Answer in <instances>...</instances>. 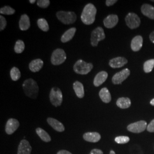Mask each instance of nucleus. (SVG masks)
Masks as SVG:
<instances>
[{
    "instance_id": "nucleus-1",
    "label": "nucleus",
    "mask_w": 154,
    "mask_h": 154,
    "mask_svg": "<svg viewBox=\"0 0 154 154\" xmlns=\"http://www.w3.org/2000/svg\"><path fill=\"white\" fill-rule=\"evenodd\" d=\"M97 8L92 4H88L85 6L81 14V20L86 25L93 24L95 20Z\"/></svg>"
},
{
    "instance_id": "nucleus-2",
    "label": "nucleus",
    "mask_w": 154,
    "mask_h": 154,
    "mask_svg": "<svg viewBox=\"0 0 154 154\" xmlns=\"http://www.w3.org/2000/svg\"><path fill=\"white\" fill-rule=\"evenodd\" d=\"M22 88L25 95L28 97L32 99H36L37 98L39 87L34 79L30 78L25 80L22 84Z\"/></svg>"
},
{
    "instance_id": "nucleus-3",
    "label": "nucleus",
    "mask_w": 154,
    "mask_h": 154,
    "mask_svg": "<svg viewBox=\"0 0 154 154\" xmlns=\"http://www.w3.org/2000/svg\"><path fill=\"white\" fill-rule=\"evenodd\" d=\"M93 68V65L91 63H87L82 60L77 61L74 64L73 69L74 71L78 74L86 75Z\"/></svg>"
},
{
    "instance_id": "nucleus-4",
    "label": "nucleus",
    "mask_w": 154,
    "mask_h": 154,
    "mask_svg": "<svg viewBox=\"0 0 154 154\" xmlns=\"http://www.w3.org/2000/svg\"><path fill=\"white\" fill-rule=\"evenodd\" d=\"M57 18L63 24L69 25L76 21L77 15L73 11H59L56 14Z\"/></svg>"
},
{
    "instance_id": "nucleus-5",
    "label": "nucleus",
    "mask_w": 154,
    "mask_h": 154,
    "mask_svg": "<svg viewBox=\"0 0 154 154\" xmlns=\"http://www.w3.org/2000/svg\"><path fill=\"white\" fill-rule=\"evenodd\" d=\"M50 100L55 107L61 106L63 101V96L61 90L58 88H53L50 93Z\"/></svg>"
},
{
    "instance_id": "nucleus-6",
    "label": "nucleus",
    "mask_w": 154,
    "mask_h": 154,
    "mask_svg": "<svg viewBox=\"0 0 154 154\" xmlns=\"http://www.w3.org/2000/svg\"><path fill=\"white\" fill-rule=\"evenodd\" d=\"M66 60V53L62 49H57L54 50L51 57V62L55 66L61 65Z\"/></svg>"
},
{
    "instance_id": "nucleus-7",
    "label": "nucleus",
    "mask_w": 154,
    "mask_h": 154,
    "mask_svg": "<svg viewBox=\"0 0 154 154\" xmlns=\"http://www.w3.org/2000/svg\"><path fill=\"white\" fill-rule=\"evenodd\" d=\"M105 34L103 28L98 27L95 28L91 34V44L93 46H97L100 41L105 39Z\"/></svg>"
},
{
    "instance_id": "nucleus-8",
    "label": "nucleus",
    "mask_w": 154,
    "mask_h": 154,
    "mask_svg": "<svg viewBox=\"0 0 154 154\" xmlns=\"http://www.w3.org/2000/svg\"><path fill=\"white\" fill-rule=\"evenodd\" d=\"M125 21L127 26L131 29L138 28L140 24V19L138 15L134 13H129L127 14Z\"/></svg>"
},
{
    "instance_id": "nucleus-9",
    "label": "nucleus",
    "mask_w": 154,
    "mask_h": 154,
    "mask_svg": "<svg viewBox=\"0 0 154 154\" xmlns=\"http://www.w3.org/2000/svg\"><path fill=\"white\" fill-rule=\"evenodd\" d=\"M147 127V122L144 121H140L130 124L127 127L128 131L133 133H140L144 131Z\"/></svg>"
},
{
    "instance_id": "nucleus-10",
    "label": "nucleus",
    "mask_w": 154,
    "mask_h": 154,
    "mask_svg": "<svg viewBox=\"0 0 154 154\" xmlns=\"http://www.w3.org/2000/svg\"><path fill=\"white\" fill-rule=\"evenodd\" d=\"M130 75V70L128 69H125L121 72L116 73L112 78V82L114 85L121 84Z\"/></svg>"
},
{
    "instance_id": "nucleus-11",
    "label": "nucleus",
    "mask_w": 154,
    "mask_h": 154,
    "mask_svg": "<svg viewBox=\"0 0 154 154\" xmlns=\"http://www.w3.org/2000/svg\"><path fill=\"white\" fill-rule=\"evenodd\" d=\"M20 126V123L18 120L14 118L9 119L6 124L5 132L8 135H11L17 130Z\"/></svg>"
},
{
    "instance_id": "nucleus-12",
    "label": "nucleus",
    "mask_w": 154,
    "mask_h": 154,
    "mask_svg": "<svg viewBox=\"0 0 154 154\" xmlns=\"http://www.w3.org/2000/svg\"><path fill=\"white\" fill-rule=\"evenodd\" d=\"M32 150V148L30 143L27 140L23 139L18 146L17 154H30Z\"/></svg>"
},
{
    "instance_id": "nucleus-13",
    "label": "nucleus",
    "mask_w": 154,
    "mask_h": 154,
    "mask_svg": "<svg viewBox=\"0 0 154 154\" xmlns=\"http://www.w3.org/2000/svg\"><path fill=\"white\" fill-rule=\"evenodd\" d=\"M119 21V18L117 15L110 14L106 17L103 20V23L105 27L109 29L115 27Z\"/></svg>"
},
{
    "instance_id": "nucleus-14",
    "label": "nucleus",
    "mask_w": 154,
    "mask_h": 154,
    "mask_svg": "<svg viewBox=\"0 0 154 154\" xmlns=\"http://www.w3.org/2000/svg\"><path fill=\"white\" fill-rule=\"evenodd\" d=\"M128 61L126 58L122 57H118L111 59L109 61V65L112 68H120L126 65Z\"/></svg>"
},
{
    "instance_id": "nucleus-15",
    "label": "nucleus",
    "mask_w": 154,
    "mask_h": 154,
    "mask_svg": "<svg viewBox=\"0 0 154 154\" xmlns=\"http://www.w3.org/2000/svg\"><path fill=\"white\" fill-rule=\"evenodd\" d=\"M83 138L85 140L88 142L97 143L100 140L101 136L98 132H88L83 134Z\"/></svg>"
},
{
    "instance_id": "nucleus-16",
    "label": "nucleus",
    "mask_w": 154,
    "mask_h": 154,
    "mask_svg": "<svg viewBox=\"0 0 154 154\" xmlns=\"http://www.w3.org/2000/svg\"><path fill=\"white\" fill-rule=\"evenodd\" d=\"M47 122L50 126L53 127V128L55 130V131L58 132H63L65 131V128L63 125L54 118H48L47 119Z\"/></svg>"
},
{
    "instance_id": "nucleus-17",
    "label": "nucleus",
    "mask_w": 154,
    "mask_h": 154,
    "mask_svg": "<svg viewBox=\"0 0 154 154\" xmlns=\"http://www.w3.org/2000/svg\"><path fill=\"white\" fill-rule=\"evenodd\" d=\"M143 39L141 35H137L134 37L131 42V48L134 51H138L143 46Z\"/></svg>"
},
{
    "instance_id": "nucleus-18",
    "label": "nucleus",
    "mask_w": 154,
    "mask_h": 154,
    "mask_svg": "<svg viewBox=\"0 0 154 154\" xmlns=\"http://www.w3.org/2000/svg\"><path fill=\"white\" fill-rule=\"evenodd\" d=\"M108 77V74L106 72L102 71L98 72L94 78V85L95 87H98L102 85L106 81Z\"/></svg>"
},
{
    "instance_id": "nucleus-19",
    "label": "nucleus",
    "mask_w": 154,
    "mask_h": 154,
    "mask_svg": "<svg viewBox=\"0 0 154 154\" xmlns=\"http://www.w3.org/2000/svg\"><path fill=\"white\" fill-rule=\"evenodd\" d=\"M141 11L144 16L154 20V7L148 4H144L141 7Z\"/></svg>"
},
{
    "instance_id": "nucleus-20",
    "label": "nucleus",
    "mask_w": 154,
    "mask_h": 154,
    "mask_svg": "<svg viewBox=\"0 0 154 154\" xmlns=\"http://www.w3.org/2000/svg\"><path fill=\"white\" fill-rule=\"evenodd\" d=\"M19 27L22 31H26L30 27V18L27 14H23L19 21Z\"/></svg>"
},
{
    "instance_id": "nucleus-21",
    "label": "nucleus",
    "mask_w": 154,
    "mask_h": 154,
    "mask_svg": "<svg viewBox=\"0 0 154 154\" xmlns=\"http://www.w3.org/2000/svg\"><path fill=\"white\" fill-rule=\"evenodd\" d=\"M44 66V62L41 59H36L31 61L29 63V69L30 71L35 72H38Z\"/></svg>"
},
{
    "instance_id": "nucleus-22",
    "label": "nucleus",
    "mask_w": 154,
    "mask_h": 154,
    "mask_svg": "<svg viewBox=\"0 0 154 154\" xmlns=\"http://www.w3.org/2000/svg\"><path fill=\"white\" fill-rule=\"evenodd\" d=\"M77 29L75 28H72L67 30L61 37V42L63 43H66L70 41L74 37Z\"/></svg>"
},
{
    "instance_id": "nucleus-23",
    "label": "nucleus",
    "mask_w": 154,
    "mask_h": 154,
    "mask_svg": "<svg viewBox=\"0 0 154 154\" xmlns=\"http://www.w3.org/2000/svg\"><path fill=\"white\" fill-rule=\"evenodd\" d=\"M73 88L79 98H82L85 96V90L82 83L79 81H75L73 83Z\"/></svg>"
},
{
    "instance_id": "nucleus-24",
    "label": "nucleus",
    "mask_w": 154,
    "mask_h": 154,
    "mask_svg": "<svg viewBox=\"0 0 154 154\" xmlns=\"http://www.w3.org/2000/svg\"><path fill=\"white\" fill-rule=\"evenodd\" d=\"M99 97L105 103H108L111 100V96L109 90L106 88H102L99 91Z\"/></svg>"
},
{
    "instance_id": "nucleus-25",
    "label": "nucleus",
    "mask_w": 154,
    "mask_h": 154,
    "mask_svg": "<svg viewBox=\"0 0 154 154\" xmlns=\"http://www.w3.org/2000/svg\"><path fill=\"white\" fill-rule=\"evenodd\" d=\"M131 105V100L128 98L122 97L118 98L116 101V105L122 109H126L129 108Z\"/></svg>"
},
{
    "instance_id": "nucleus-26",
    "label": "nucleus",
    "mask_w": 154,
    "mask_h": 154,
    "mask_svg": "<svg viewBox=\"0 0 154 154\" xmlns=\"http://www.w3.org/2000/svg\"><path fill=\"white\" fill-rule=\"evenodd\" d=\"M36 133L39 136V137L42 140H43L45 142H49L51 141V139L48 133L45 131L44 129L41 128H36Z\"/></svg>"
},
{
    "instance_id": "nucleus-27",
    "label": "nucleus",
    "mask_w": 154,
    "mask_h": 154,
    "mask_svg": "<svg viewBox=\"0 0 154 154\" xmlns=\"http://www.w3.org/2000/svg\"><path fill=\"white\" fill-rule=\"evenodd\" d=\"M38 28L44 32H48L49 30V26L47 21L44 18H39L37 21Z\"/></svg>"
},
{
    "instance_id": "nucleus-28",
    "label": "nucleus",
    "mask_w": 154,
    "mask_h": 154,
    "mask_svg": "<svg viewBox=\"0 0 154 154\" xmlns=\"http://www.w3.org/2000/svg\"><path fill=\"white\" fill-rule=\"evenodd\" d=\"M21 74L20 70L16 67H13L11 70V79L14 81H17L21 78Z\"/></svg>"
},
{
    "instance_id": "nucleus-29",
    "label": "nucleus",
    "mask_w": 154,
    "mask_h": 154,
    "mask_svg": "<svg viewBox=\"0 0 154 154\" xmlns=\"http://www.w3.org/2000/svg\"><path fill=\"white\" fill-rule=\"evenodd\" d=\"M154 67V59L149 60L148 61H146L143 65L144 71L146 73L150 72L152 70Z\"/></svg>"
},
{
    "instance_id": "nucleus-30",
    "label": "nucleus",
    "mask_w": 154,
    "mask_h": 154,
    "mask_svg": "<svg viewBox=\"0 0 154 154\" xmlns=\"http://www.w3.org/2000/svg\"><path fill=\"white\" fill-rule=\"evenodd\" d=\"M25 44L22 40H18L14 46V51L17 54L22 53L25 49Z\"/></svg>"
},
{
    "instance_id": "nucleus-31",
    "label": "nucleus",
    "mask_w": 154,
    "mask_h": 154,
    "mask_svg": "<svg viewBox=\"0 0 154 154\" xmlns=\"http://www.w3.org/2000/svg\"><path fill=\"white\" fill-rule=\"evenodd\" d=\"M16 11L13 9L11 6H5L3 8H1L0 9V13L2 14H5V15H11L14 14Z\"/></svg>"
},
{
    "instance_id": "nucleus-32",
    "label": "nucleus",
    "mask_w": 154,
    "mask_h": 154,
    "mask_svg": "<svg viewBox=\"0 0 154 154\" xmlns=\"http://www.w3.org/2000/svg\"><path fill=\"white\" fill-rule=\"evenodd\" d=\"M116 143L120 144H123L127 143L130 141V138L127 136H119L115 139Z\"/></svg>"
},
{
    "instance_id": "nucleus-33",
    "label": "nucleus",
    "mask_w": 154,
    "mask_h": 154,
    "mask_svg": "<svg viewBox=\"0 0 154 154\" xmlns=\"http://www.w3.org/2000/svg\"><path fill=\"white\" fill-rule=\"evenodd\" d=\"M37 5L42 8H46L50 5L49 0H38L37 1Z\"/></svg>"
},
{
    "instance_id": "nucleus-34",
    "label": "nucleus",
    "mask_w": 154,
    "mask_h": 154,
    "mask_svg": "<svg viewBox=\"0 0 154 154\" xmlns=\"http://www.w3.org/2000/svg\"><path fill=\"white\" fill-rule=\"evenodd\" d=\"M7 24V22L5 17L2 16H0V30L2 31L5 29Z\"/></svg>"
},
{
    "instance_id": "nucleus-35",
    "label": "nucleus",
    "mask_w": 154,
    "mask_h": 154,
    "mask_svg": "<svg viewBox=\"0 0 154 154\" xmlns=\"http://www.w3.org/2000/svg\"><path fill=\"white\" fill-rule=\"evenodd\" d=\"M147 130L150 132H154V119L149 123L147 127Z\"/></svg>"
},
{
    "instance_id": "nucleus-36",
    "label": "nucleus",
    "mask_w": 154,
    "mask_h": 154,
    "mask_svg": "<svg viewBox=\"0 0 154 154\" xmlns=\"http://www.w3.org/2000/svg\"><path fill=\"white\" fill-rule=\"evenodd\" d=\"M89 154H103V151L99 149H93Z\"/></svg>"
},
{
    "instance_id": "nucleus-37",
    "label": "nucleus",
    "mask_w": 154,
    "mask_h": 154,
    "mask_svg": "<svg viewBox=\"0 0 154 154\" xmlns=\"http://www.w3.org/2000/svg\"><path fill=\"white\" fill-rule=\"evenodd\" d=\"M117 2V0H107L106 1V5L107 6H111L115 4Z\"/></svg>"
},
{
    "instance_id": "nucleus-38",
    "label": "nucleus",
    "mask_w": 154,
    "mask_h": 154,
    "mask_svg": "<svg viewBox=\"0 0 154 154\" xmlns=\"http://www.w3.org/2000/svg\"><path fill=\"white\" fill-rule=\"evenodd\" d=\"M57 154H72L70 152L67 151V150H65V149H63V150H60L59 151Z\"/></svg>"
},
{
    "instance_id": "nucleus-39",
    "label": "nucleus",
    "mask_w": 154,
    "mask_h": 154,
    "mask_svg": "<svg viewBox=\"0 0 154 154\" xmlns=\"http://www.w3.org/2000/svg\"><path fill=\"white\" fill-rule=\"evenodd\" d=\"M149 37L150 41L154 44V31H153L152 33L149 34Z\"/></svg>"
},
{
    "instance_id": "nucleus-40",
    "label": "nucleus",
    "mask_w": 154,
    "mask_h": 154,
    "mask_svg": "<svg viewBox=\"0 0 154 154\" xmlns=\"http://www.w3.org/2000/svg\"><path fill=\"white\" fill-rule=\"evenodd\" d=\"M150 104L152 106H154V98L150 101Z\"/></svg>"
},
{
    "instance_id": "nucleus-41",
    "label": "nucleus",
    "mask_w": 154,
    "mask_h": 154,
    "mask_svg": "<svg viewBox=\"0 0 154 154\" xmlns=\"http://www.w3.org/2000/svg\"><path fill=\"white\" fill-rule=\"evenodd\" d=\"M29 2H30L31 4H34L36 1H35V0H30V1H29Z\"/></svg>"
},
{
    "instance_id": "nucleus-42",
    "label": "nucleus",
    "mask_w": 154,
    "mask_h": 154,
    "mask_svg": "<svg viewBox=\"0 0 154 154\" xmlns=\"http://www.w3.org/2000/svg\"><path fill=\"white\" fill-rule=\"evenodd\" d=\"M109 154H116V152L113 150H111Z\"/></svg>"
},
{
    "instance_id": "nucleus-43",
    "label": "nucleus",
    "mask_w": 154,
    "mask_h": 154,
    "mask_svg": "<svg viewBox=\"0 0 154 154\" xmlns=\"http://www.w3.org/2000/svg\"><path fill=\"white\" fill-rule=\"evenodd\" d=\"M151 1H152V2H154V0H152Z\"/></svg>"
}]
</instances>
